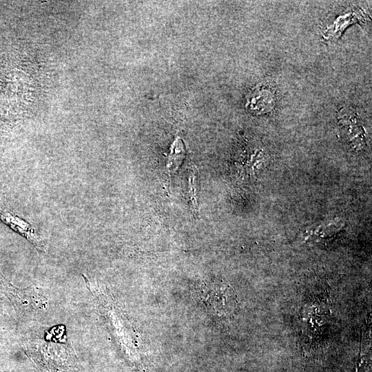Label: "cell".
Wrapping results in <instances>:
<instances>
[{"instance_id":"cell-5","label":"cell","mask_w":372,"mask_h":372,"mask_svg":"<svg viewBox=\"0 0 372 372\" xmlns=\"http://www.w3.org/2000/svg\"><path fill=\"white\" fill-rule=\"evenodd\" d=\"M195 176L194 174H191L189 178V193L192 201V207L194 209H198V202L196 199V183H195Z\"/></svg>"},{"instance_id":"cell-1","label":"cell","mask_w":372,"mask_h":372,"mask_svg":"<svg viewBox=\"0 0 372 372\" xmlns=\"http://www.w3.org/2000/svg\"><path fill=\"white\" fill-rule=\"evenodd\" d=\"M196 293L203 307L214 316L227 318L236 310V296L228 285L203 284L197 287Z\"/></svg>"},{"instance_id":"cell-4","label":"cell","mask_w":372,"mask_h":372,"mask_svg":"<svg viewBox=\"0 0 372 372\" xmlns=\"http://www.w3.org/2000/svg\"><path fill=\"white\" fill-rule=\"evenodd\" d=\"M185 155V146L183 140L177 137L170 147L166 167L169 175L174 172L180 165Z\"/></svg>"},{"instance_id":"cell-3","label":"cell","mask_w":372,"mask_h":372,"mask_svg":"<svg viewBox=\"0 0 372 372\" xmlns=\"http://www.w3.org/2000/svg\"><path fill=\"white\" fill-rule=\"evenodd\" d=\"M276 103L274 92L266 85L254 88L249 94L247 108L254 114H264L271 112Z\"/></svg>"},{"instance_id":"cell-2","label":"cell","mask_w":372,"mask_h":372,"mask_svg":"<svg viewBox=\"0 0 372 372\" xmlns=\"http://www.w3.org/2000/svg\"><path fill=\"white\" fill-rule=\"evenodd\" d=\"M0 220L12 230L25 238L37 249L43 251L44 244L31 225L17 214L6 209H0Z\"/></svg>"}]
</instances>
